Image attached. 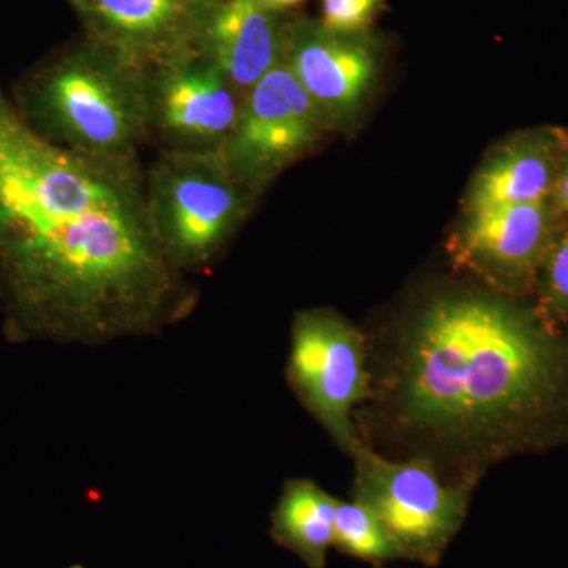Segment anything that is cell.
Listing matches in <instances>:
<instances>
[{
	"instance_id": "11",
	"label": "cell",
	"mask_w": 568,
	"mask_h": 568,
	"mask_svg": "<svg viewBox=\"0 0 568 568\" xmlns=\"http://www.w3.org/2000/svg\"><path fill=\"white\" fill-rule=\"evenodd\" d=\"M551 201L473 213L463 234L470 265L510 290L537 282L558 237Z\"/></svg>"
},
{
	"instance_id": "19",
	"label": "cell",
	"mask_w": 568,
	"mask_h": 568,
	"mask_svg": "<svg viewBox=\"0 0 568 568\" xmlns=\"http://www.w3.org/2000/svg\"><path fill=\"white\" fill-rule=\"evenodd\" d=\"M265 10L275 11V13H284V11L301 6L305 0H254Z\"/></svg>"
},
{
	"instance_id": "16",
	"label": "cell",
	"mask_w": 568,
	"mask_h": 568,
	"mask_svg": "<svg viewBox=\"0 0 568 568\" xmlns=\"http://www.w3.org/2000/svg\"><path fill=\"white\" fill-rule=\"evenodd\" d=\"M540 315L568 332V227L558 234L538 274Z\"/></svg>"
},
{
	"instance_id": "1",
	"label": "cell",
	"mask_w": 568,
	"mask_h": 568,
	"mask_svg": "<svg viewBox=\"0 0 568 568\" xmlns=\"http://www.w3.org/2000/svg\"><path fill=\"white\" fill-rule=\"evenodd\" d=\"M0 284L22 317L84 342L151 332L190 304L153 231L141 164L52 144L2 88Z\"/></svg>"
},
{
	"instance_id": "8",
	"label": "cell",
	"mask_w": 568,
	"mask_h": 568,
	"mask_svg": "<svg viewBox=\"0 0 568 568\" xmlns=\"http://www.w3.org/2000/svg\"><path fill=\"white\" fill-rule=\"evenodd\" d=\"M290 377L313 416L353 455L362 444L351 416L368 390L365 347L357 331L327 310L295 316Z\"/></svg>"
},
{
	"instance_id": "10",
	"label": "cell",
	"mask_w": 568,
	"mask_h": 568,
	"mask_svg": "<svg viewBox=\"0 0 568 568\" xmlns=\"http://www.w3.org/2000/svg\"><path fill=\"white\" fill-rule=\"evenodd\" d=\"M283 59L327 126L353 114L375 78V55L365 43L315 22H291Z\"/></svg>"
},
{
	"instance_id": "15",
	"label": "cell",
	"mask_w": 568,
	"mask_h": 568,
	"mask_svg": "<svg viewBox=\"0 0 568 568\" xmlns=\"http://www.w3.org/2000/svg\"><path fill=\"white\" fill-rule=\"evenodd\" d=\"M334 548L351 558L381 567L403 559L394 538L372 508L361 500H338Z\"/></svg>"
},
{
	"instance_id": "6",
	"label": "cell",
	"mask_w": 568,
	"mask_h": 568,
	"mask_svg": "<svg viewBox=\"0 0 568 568\" xmlns=\"http://www.w3.org/2000/svg\"><path fill=\"white\" fill-rule=\"evenodd\" d=\"M149 145L159 153H220L244 97L201 51L145 70Z\"/></svg>"
},
{
	"instance_id": "12",
	"label": "cell",
	"mask_w": 568,
	"mask_h": 568,
	"mask_svg": "<svg viewBox=\"0 0 568 568\" xmlns=\"http://www.w3.org/2000/svg\"><path fill=\"white\" fill-rule=\"evenodd\" d=\"M291 22L254 0H222L213 11L200 51L226 74L242 97L284 58Z\"/></svg>"
},
{
	"instance_id": "7",
	"label": "cell",
	"mask_w": 568,
	"mask_h": 568,
	"mask_svg": "<svg viewBox=\"0 0 568 568\" xmlns=\"http://www.w3.org/2000/svg\"><path fill=\"white\" fill-rule=\"evenodd\" d=\"M325 129L323 115L283 59L246 93L237 125L220 153L234 178L257 194L313 151Z\"/></svg>"
},
{
	"instance_id": "4",
	"label": "cell",
	"mask_w": 568,
	"mask_h": 568,
	"mask_svg": "<svg viewBox=\"0 0 568 568\" xmlns=\"http://www.w3.org/2000/svg\"><path fill=\"white\" fill-rule=\"evenodd\" d=\"M144 193L156 239L181 272L213 263L256 197L222 153H159L144 171Z\"/></svg>"
},
{
	"instance_id": "18",
	"label": "cell",
	"mask_w": 568,
	"mask_h": 568,
	"mask_svg": "<svg viewBox=\"0 0 568 568\" xmlns=\"http://www.w3.org/2000/svg\"><path fill=\"white\" fill-rule=\"evenodd\" d=\"M552 196H556V203H558L560 211L568 215V155L560 160Z\"/></svg>"
},
{
	"instance_id": "9",
	"label": "cell",
	"mask_w": 568,
	"mask_h": 568,
	"mask_svg": "<svg viewBox=\"0 0 568 568\" xmlns=\"http://www.w3.org/2000/svg\"><path fill=\"white\" fill-rule=\"evenodd\" d=\"M85 39L142 70L200 51L222 0H69Z\"/></svg>"
},
{
	"instance_id": "2",
	"label": "cell",
	"mask_w": 568,
	"mask_h": 568,
	"mask_svg": "<svg viewBox=\"0 0 568 568\" xmlns=\"http://www.w3.org/2000/svg\"><path fill=\"white\" fill-rule=\"evenodd\" d=\"M407 433L484 459L568 446V332L488 297H444L410 325L387 376Z\"/></svg>"
},
{
	"instance_id": "13",
	"label": "cell",
	"mask_w": 568,
	"mask_h": 568,
	"mask_svg": "<svg viewBox=\"0 0 568 568\" xmlns=\"http://www.w3.org/2000/svg\"><path fill=\"white\" fill-rule=\"evenodd\" d=\"M559 162L555 145L545 138H530L499 153L474 183L470 215L551 201Z\"/></svg>"
},
{
	"instance_id": "3",
	"label": "cell",
	"mask_w": 568,
	"mask_h": 568,
	"mask_svg": "<svg viewBox=\"0 0 568 568\" xmlns=\"http://www.w3.org/2000/svg\"><path fill=\"white\" fill-rule=\"evenodd\" d=\"M9 95L33 132L67 151L140 163L149 145L145 70L92 40L37 62Z\"/></svg>"
},
{
	"instance_id": "14",
	"label": "cell",
	"mask_w": 568,
	"mask_h": 568,
	"mask_svg": "<svg viewBox=\"0 0 568 568\" xmlns=\"http://www.w3.org/2000/svg\"><path fill=\"white\" fill-rule=\"evenodd\" d=\"M336 506L338 499L313 481H290L272 515L275 544L310 568H325L328 549L334 547Z\"/></svg>"
},
{
	"instance_id": "17",
	"label": "cell",
	"mask_w": 568,
	"mask_h": 568,
	"mask_svg": "<svg viewBox=\"0 0 568 568\" xmlns=\"http://www.w3.org/2000/svg\"><path fill=\"white\" fill-rule=\"evenodd\" d=\"M327 31L353 36L369 24L381 9V0H321Z\"/></svg>"
},
{
	"instance_id": "5",
	"label": "cell",
	"mask_w": 568,
	"mask_h": 568,
	"mask_svg": "<svg viewBox=\"0 0 568 568\" xmlns=\"http://www.w3.org/2000/svg\"><path fill=\"white\" fill-rule=\"evenodd\" d=\"M354 499L375 511L403 559L433 567L462 529L469 507L465 488L443 484L432 467L354 452Z\"/></svg>"
}]
</instances>
